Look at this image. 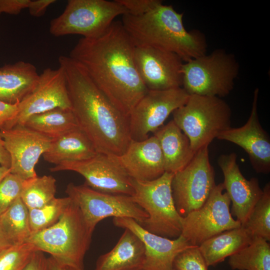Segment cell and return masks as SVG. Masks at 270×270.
Segmentation results:
<instances>
[{
	"instance_id": "1f68e13d",
	"label": "cell",
	"mask_w": 270,
	"mask_h": 270,
	"mask_svg": "<svg viewBox=\"0 0 270 270\" xmlns=\"http://www.w3.org/2000/svg\"><path fill=\"white\" fill-rule=\"evenodd\" d=\"M36 250L28 242L13 244L0 250V270H24Z\"/></svg>"
},
{
	"instance_id": "cb8c5ba5",
	"label": "cell",
	"mask_w": 270,
	"mask_h": 270,
	"mask_svg": "<svg viewBox=\"0 0 270 270\" xmlns=\"http://www.w3.org/2000/svg\"><path fill=\"white\" fill-rule=\"evenodd\" d=\"M97 152L92 142L78 126L52 139L42 156L46 161L57 165L66 162L85 160Z\"/></svg>"
},
{
	"instance_id": "d4e9b609",
	"label": "cell",
	"mask_w": 270,
	"mask_h": 270,
	"mask_svg": "<svg viewBox=\"0 0 270 270\" xmlns=\"http://www.w3.org/2000/svg\"><path fill=\"white\" fill-rule=\"evenodd\" d=\"M254 238L242 226L209 238L198 248L208 266H214L248 246Z\"/></svg>"
},
{
	"instance_id": "2e32d148",
	"label": "cell",
	"mask_w": 270,
	"mask_h": 270,
	"mask_svg": "<svg viewBox=\"0 0 270 270\" xmlns=\"http://www.w3.org/2000/svg\"><path fill=\"white\" fill-rule=\"evenodd\" d=\"M134 60L148 90L182 88L183 60L170 52L149 47H134Z\"/></svg>"
},
{
	"instance_id": "e575fe53",
	"label": "cell",
	"mask_w": 270,
	"mask_h": 270,
	"mask_svg": "<svg viewBox=\"0 0 270 270\" xmlns=\"http://www.w3.org/2000/svg\"><path fill=\"white\" fill-rule=\"evenodd\" d=\"M134 16L145 14L162 2L160 0H116Z\"/></svg>"
},
{
	"instance_id": "4dcf8cb0",
	"label": "cell",
	"mask_w": 270,
	"mask_h": 270,
	"mask_svg": "<svg viewBox=\"0 0 270 270\" xmlns=\"http://www.w3.org/2000/svg\"><path fill=\"white\" fill-rule=\"evenodd\" d=\"M72 202L68 197L54 198L44 206L29 210L32 234L49 228L56 224Z\"/></svg>"
},
{
	"instance_id": "ac0fdd59",
	"label": "cell",
	"mask_w": 270,
	"mask_h": 270,
	"mask_svg": "<svg viewBox=\"0 0 270 270\" xmlns=\"http://www.w3.org/2000/svg\"><path fill=\"white\" fill-rule=\"evenodd\" d=\"M218 163L224 175V190L232 203L230 212L242 226L261 198L263 190L256 178L248 180L242 175L236 153L220 155Z\"/></svg>"
},
{
	"instance_id": "9c48e42d",
	"label": "cell",
	"mask_w": 270,
	"mask_h": 270,
	"mask_svg": "<svg viewBox=\"0 0 270 270\" xmlns=\"http://www.w3.org/2000/svg\"><path fill=\"white\" fill-rule=\"evenodd\" d=\"M208 146L199 150L184 168L174 174L172 195L176 210L182 218L201 208L216 185Z\"/></svg>"
},
{
	"instance_id": "d6986e66",
	"label": "cell",
	"mask_w": 270,
	"mask_h": 270,
	"mask_svg": "<svg viewBox=\"0 0 270 270\" xmlns=\"http://www.w3.org/2000/svg\"><path fill=\"white\" fill-rule=\"evenodd\" d=\"M113 224L117 227L131 230L142 242L145 258L142 270H174L173 263L176 256L194 246L182 236L170 239L150 232L131 218H114Z\"/></svg>"
},
{
	"instance_id": "8992f818",
	"label": "cell",
	"mask_w": 270,
	"mask_h": 270,
	"mask_svg": "<svg viewBox=\"0 0 270 270\" xmlns=\"http://www.w3.org/2000/svg\"><path fill=\"white\" fill-rule=\"evenodd\" d=\"M174 174L164 172L156 179L142 181L132 178V200L148 214L139 224L150 232L170 239L181 236L182 217L174 202L171 182Z\"/></svg>"
},
{
	"instance_id": "ffe728a7",
	"label": "cell",
	"mask_w": 270,
	"mask_h": 270,
	"mask_svg": "<svg viewBox=\"0 0 270 270\" xmlns=\"http://www.w3.org/2000/svg\"><path fill=\"white\" fill-rule=\"evenodd\" d=\"M114 157L134 180H152L165 172L162 153L154 135L141 141L132 140L124 152Z\"/></svg>"
},
{
	"instance_id": "7bdbcfd3",
	"label": "cell",
	"mask_w": 270,
	"mask_h": 270,
	"mask_svg": "<svg viewBox=\"0 0 270 270\" xmlns=\"http://www.w3.org/2000/svg\"><path fill=\"white\" fill-rule=\"evenodd\" d=\"M56 270H78L68 268L60 267V268H58Z\"/></svg>"
},
{
	"instance_id": "83f0119b",
	"label": "cell",
	"mask_w": 270,
	"mask_h": 270,
	"mask_svg": "<svg viewBox=\"0 0 270 270\" xmlns=\"http://www.w3.org/2000/svg\"><path fill=\"white\" fill-rule=\"evenodd\" d=\"M0 223L12 244L25 242L32 234L29 210L20 198L0 215Z\"/></svg>"
},
{
	"instance_id": "f35d334b",
	"label": "cell",
	"mask_w": 270,
	"mask_h": 270,
	"mask_svg": "<svg viewBox=\"0 0 270 270\" xmlns=\"http://www.w3.org/2000/svg\"><path fill=\"white\" fill-rule=\"evenodd\" d=\"M56 0H30L28 9L30 14L35 17L43 16L48 8Z\"/></svg>"
},
{
	"instance_id": "52a82bcc",
	"label": "cell",
	"mask_w": 270,
	"mask_h": 270,
	"mask_svg": "<svg viewBox=\"0 0 270 270\" xmlns=\"http://www.w3.org/2000/svg\"><path fill=\"white\" fill-rule=\"evenodd\" d=\"M239 69L233 54L215 50L184 62L182 88L189 95L224 97L233 90Z\"/></svg>"
},
{
	"instance_id": "7c38bea8",
	"label": "cell",
	"mask_w": 270,
	"mask_h": 270,
	"mask_svg": "<svg viewBox=\"0 0 270 270\" xmlns=\"http://www.w3.org/2000/svg\"><path fill=\"white\" fill-rule=\"evenodd\" d=\"M189 96L182 88L148 90L128 118L131 140L148 138L150 132L158 130L171 114L186 104Z\"/></svg>"
},
{
	"instance_id": "b9f144b4",
	"label": "cell",
	"mask_w": 270,
	"mask_h": 270,
	"mask_svg": "<svg viewBox=\"0 0 270 270\" xmlns=\"http://www.w3.org/2000/svg\"><path fill=\"white\" fill-rule=\"evenodd\" d=\"M10 172V168L5 167L0 164V183L2 180Z\"/></svg>"
},
{
	"instance_id": "ab89813d",
	"label": "cell",
	"mask_w": 270,
	"mask_h": 270,
	"mask_svg": "<svg viewBox=\"0 0 270 270\" xmlns=\"http://www.w3.org/2000/svg\"><path fill=\"white\" fill-rule=\"evenodd\" d=\"M0 164L10 168V154L6 150L4 140L0 135Z\"/></svg>"
},
{
	"instance_id": "603a6c76",
	"label": "cell",
	"mask_w": 270,
	"mask_h": 270,
	"mask_svg": "<svg viewBox=\"0 0 270 270\" xmlns=\"http://www.w3.org/2000/svg\"><path fill=\"white\" fill-rule=\"evenodd\" d=\"M40 74L32 64L19 61L0 67V100L19 103L37 84Z\"/></svg>"
},
{
	"instance_id": "836d02e7",
	"label": "cell",
	"mask_w": 270,
	"mask_h": 270,
	"mask_svg": "<svg viewBox=\"0 0 270 270\" xmlns=\"http://www.w3.org/2000/svg\"><path fill=\"white\" fill-rule=\"evenodd\" d=\"M174 270H208V266L198 246H193L179 253L175 258Z\"/></svg>"
},
{
	"instance_id": "5bb4252c",
	"label": "cell",
	"mask_w": 270,
	"mask_h": 270,
	"mask_svg": "<svg viewBox=\"0 0 270 270\" xmlns=\"http://www.w3.org/2000/svg\"><path fill=\"white\" fill-rule=\"evenodd\" d=\"M56 108L72 109L63 68H46L34 89L18 104L16 116L2 127L23 126L31 116Z\"/></svg>"
},
{
	"instance_id": "5b68a950",
	"label": "cell",
	"mask_w": 270,
	"mask_h": 270,
	"mask_svg": "<svg viewBox=\"0 0 270 270\" xmlns=\"http://www.w3.org/2000/svg\"><path fill=\"white\" fill-rule=\"evenodd\" d=\"M172 114L195 152L232 127L231 108L218 96L190 95L186 104Z\"/></svg>"
},
{
	"instance_id": "8fae6325",
	"label": "cell",
	"mask_w": 270,
	"mask_h": 270,
	"mask_svg": "<svg viewBox=\"0 0 270 270\" xmlns=\"http://www.w3.org/2000/svg\"><path fill=\"white\" fill-rule=\"evenodd\" d=\"M223 183L216 185L204 204L182 218L181 236L191 245L198 246L209 238L238 228L241 224L230 212V199Z\"/></svg>"
},
{
	"instance_id": "d6a6232c",
	"label": "cell",
	"mask_w": 270,
	"mask_h": 270,
	"mask_svg": "<svg viewBox=\"0 0 270 270\" xmlns=\"http://www.w3.org/2000/svg\"><path fill=\"white\" fill-rule=\"evenodd\" d=\"M24 180L10 173L0 183V215L20 198Z\"/></svg>"
},
{
	"instance_id": "30bf717a",
	"label": "cell",
	"mask_w": 270,
	"mask_h": 270,
	"mask_svg": "<svg viewBox=\"0 0 270 270\" xmlns=\"http://www.w3.org/2000/svg\"><path fill=\"white\" fill-rule=\"evenodd\" d=\"M66 192L79 208L92 233L97 224L106 218H129L140 224L148 217L130 196L101 192L84 184L72 182L67 186Z\"/></svg>"
},
{
	"instance_id": "f546056e",
	"label": "cell",
	"mask_w": 270,
	"mask_h": 270,
	"mask_svg": "<svg viewBox=\"0 0 270 270\" xmlns=\"http://www.w3.org/2000/svg\"><path fill=\"white\" fill-rule=\"evenodd\" d=\"M261 198L252 210L246 222L242 225L254 238L270 240V184L267 183Z\"/></svg>"
},
{
	"instance_id": "7402d4cb",
	"label": "cell",
	"mask_w": 270,
	"mask_h": 270,
	"mask_svg": "<svg viewBox=\"0 0 270 270\" xmlns=\"http://www.w3.org/2000/svg\"><path fill=\"white\" fill-rule=\"evenodd\" d=\"M162 153L165 172L175 174L184 168L196 152L190 140L172 120L154 132Z\"/></svg>"
},
{
	"instance_id": "9a60e30c",
	"label": "cell",
	"mask_w": 270,
	"mask_h": 270,
	"mask_svg": "<svg viewBox=\"0 0 270 270\" xmlns=\"http://www.w3.org/2000/svg\"><path fill=\"white\" fill-rule=\"evenodd\" d=\"M0 135L10 159V173L26 180L37 176L35 166L49 148L52 139L24 125L0 128Z\"/></svg>"
},
{
	"instance_id": "d590c367",
	"label": "cell",
	"mask_w": 270,
	"mask_h": 270,
	"mask_svg": "<svg viewBox=\"0 0 270 270\" xmlns=\"http://www.w3.org/2000/svg\"><path fill=\"white\" fill-rule=\"evenodd\" d=\"M30 0H0V14L6 13L17 15L24 9L28 8Z\"/></svg>"
},
{
	"instance_id": "4fadbf2b",
	"label": "cell",
	"mask_w": 270,
	"mask_h": 270,
	"mask_svg": "<svg viewBox=\"0 0 270 270\" xmlns=\"http://www.w3.org/2000/svg\"><path fill=\"white\" fill-rule=\"evenodd\" d=\"M50 170L76 172L84 178V184L98 191L130 196L134 194L132 178L114 155L97 152L90 158L64 162Z\"/></svg>"
},
{
	"instance_id": "3957f363",
	"label": "cell",
	"mask_w": 270,
	"mask_h": 270,
	"mask_svg": "<svg viewBox=\"0 0 270 270\" xmlns=\"http://www.w3.org/2000/svg\"><path fill=\"white\" fill-rule=\"evenodd\" d=\"M183 16L162 2L141 16L124 14L121 22L135 47L173 52L186 62L206 54L207 44L202 32L186 29Z\"/></svg>"
},
{
	"instance_id": "74e56055",
	"label": "cell",
	"mask_w": 270,
	"mask_h": 270,
	"mask_svg": "<svg viewBox=\"0 0 270 270\" xmlns=\"http://www.w3.org/2000/svg\"><path fill=\"white\" fill-rule=\"evenodd\" d=\"M18 104H10L0 100V128L16 116Z\"/></svg>"
},
{
	"instance_id": "f1b7e54d",
	"label": "cell",
	"mask_w": 270,
	"mask_h": 270,
	"mask_svg": "<svg viewBox=\"0 0 270 270\" xmlns=\"http://www.w3.org/2000/svg\"><path fill=\"white\" fill-rule=\"evenodd\" d=\"M56 180L52 176H43L24 180L20 198L28 210L40 208L55 198Z\"/></svg>"
},
{
	"instance_id": "60d3db41",
	"label": "cell",
	"mask_w": 270,
	"mask_h": 270,
	"mask_svg": "<svg viewBox=\"0 0 270 270\" xmlns=\"http://www.w3.org/2000/svg\"><path fill=\"white\" fill-rule=\"evenodd\" d=\"M13 244L10 241L0 223V251Z\"/></svg>"
},
{
	"instance_id": "6da1fadb",
	"label": "cell",
	"mask_w": 270,
	"mask_h": 270,
	"mask_svg": "<svg viewBox=\"0 0 270 270\" xmlns=\"http://www.w3.org/2000/svg\"><path fill=\"white\" fill-rule=\"evenodd\" d=\"M134 47L121 21H114L100 36L80 38L69 56L128 118L148 91L136 66Z\"/></svg>"
},
{
	"instance_id": "8d00e7d4",
	"label": "cell",
	"mask_w": 270,
	"mask_h": 270,
	"mask_svg": "<svg viewBox=\"0 0 270 270\" xmlns=\"http://www.w3.org/2000/svg\"><path fill=\"white\" fill-rule=\"evenodd\" d=\"M24 270H52L48 258L43 252L35 251Z\"/></svg>"
},
{
	"instance_id": "e0dca14e",
	"label": "cell",
	"mask_w": 270,
	"mask_h": 270,
	"mask_svg": "<svg viewBox=\"0 0 270 270\" xmlns=\"http://www.w3.org/2000/svg\"><path fill=\"white\" fill-rule=\"evenodd\" d=\"M259 90L254 92L250 116L242 126L230 128L218 135L217 139L234 143L241 147L248 156L253 168L258 173L270 172V138L260 122L258 112Z\"/></svg>"
},
{
	"instance_id": "277c9868",
	"label": "cell",
	"mask_w": 270,
	"mask_h": 270,
	"mask_svg": "<svg viewBox=\"0 0 270 270\" xmlns=\"http://www.w3.org/2000/svg\"><path fill=\"white\" fill-rule=\"evenodd\" d=\"M82 214L72 200L58 220L49 228L33 233L25 242L46 252L64 266L84 269V257L92 241Z\"/></svg>"
},
{
	"instance_id": "7a4b0ae2",
	"label": "cell",
	"mask_w": 270,
	"mask_h": 270,
	"mask_svg": "<svg viewBox=\"0 0 270 270\" xmlns=\"http://www.w3.org/2000/svg\"><path fill=\"white\" fill-rule=\"evenodd\" d=\"M64 71L72 110L78 128L98 152L124 154L132 140L128 118L108 98L84 67L69 56L58 58Z\"/></svg>"
},
{
	"instance_id": "ba28073f",
	"label": "cell",
	"mask_w": 270,
	"mask_h": 270,
	"mask_svg": "<svg viewBox=\"0 0 270 270\" xmlns=\"http://www.w3.org/2000/svg\"><path fill=\"white\" fill-rule=\"evenodd\" d=\"M127 13L116 0H69L64 12L50 21L49 31L55 36L94 38L102 34L116 17Z\"/></svg>"
},
{
	"instance_id": "44dd1931",
	"label": "cell",
	"mask_w": 270,
	"mask_h": 270,
	"mask_svg": "<svg viewBox=\"0 0 270 270\" xmlns=\"http://www.w3.org/2000/svg\"><path fill=\"white\" fill-rule=\"evenodd\" d=\"M124 230L115 246L98 257L94 270H142L144 244L136 234Z\"/></svg>"
},
{
	"instance_id": "484cf974",
	"label": "cell",
	"mask_w": 270,
	"mask_h": 270,
	"mask_svg": "<svg viewBox=\"0 0 270 270\" xmlns=\"http://www.w3.org/2000/svg\"><path fill=\"white\" fill-rule=\"evenodd\" d=\"M24 125L52 140L78 127L72 109L62 108L33 115Z\"/></svg>"
},
{
	"instance_id": "4316f807",
	"label": "cell",
	"mask_w": 270,
	"mask_h": 270,
	"mask_svg": "<svg viewBox=\"0 0 270 270\" xmlns=\"http://www.w3.org/2000/svg\"><path fill=\"white\" fill-rule=\"evenodd\" d=\"M228 264L233 270H270V244L256 237L251 243L230 256Z\"/></svg>"
}]
</instances>
